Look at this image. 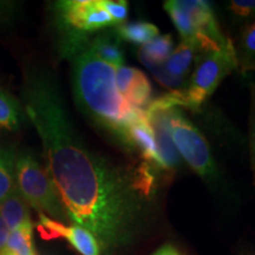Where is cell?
Listing matches in <instances>:
<instances>
[{
  "mask_svg": "<svg viewBox=\"0 0 255 255\" xmlns=\"http://www.w3.org/2000/svg\"><path fill=\"white\" fill-rule=\"evenodd\" d=\"M250 115H248V148H250L251 169L253 174V183L255 187V83L251 85Z\"/></svg>",
  "mask_w": 255,
  "mask_h": 255,
  "instance_id": "cell-19",
  "label": "cell"
},
{
  "mask_svg": "<svg viewBox=\"0 0 255 255\" xmlns=\"http://www.w3.org/2000/svg\"><path fill=\"white\" fill-rule=\"evenodd\" d=\"M32 232L33 228H20L11 232L4 252L11 255H38Z\"/></svg>",
  "mask_w": 255,
  "mask_h": 255,
  "instance_id": "cell-17",
  "label": "cell"
},
{
  "mask_svg": "<svg viewBox=\"0 0 255 255\" xmlns=\"http://www.w3.org/2000/svg\"><path fill=\"white\" fill-rule=\"evenodd\" d=\"M126 149H135L145 161L151 163L152 167L165 170L154 132L144 116V110L128 127L126 131Z\"/></svg>",
  "mask_w": 255,
  "mask_h": 255,
  "instance_id": "cell-8",
  "label": "cell"
},
{
  "mask_svg": "<svg viewBox=\"0 0 255 255\" xmlns=\"http://www.w3.org/2000/svg\"><path fill=\"white\" fill-rule=\"evenodd\" d=\"M253 255H255V254H253Z\"/></svg>",
  "mask_w": 255,
  "mask_h": 255,
  "instance_id": "cell-25",
  "label": "cell"
},
{
  "mask_svg": "<svg viewBox=\"0 0 255 255\" xmlns=\"http://www.w3.org/2000/svg\"><path fill=\"white\" fill-rule=\"evenodd\" d=\"M88 47L103 62L116 66V68L123 65V51L121 49L119 41L114 39L113 37L101 34V36L94 38Z\"/></svg>",
  "mask_w": 255,
  "mask_h": 255,
  "instance_id": "cell-14",
  "label": "cell"
},
{
  "mask_svg": "<svg viewBox=\"0 0 255 255\" xmlns=\"http://www.w3.org/2000/svg\"><path fill=\"white\" fill-rule=\"evenodd\" d=\"M9 234H11V231L6 226V223L1 219V216H0V253H2L5 251Z\"/></svg>",
  "mask_w": 255,
  "mask_h": 255,
  "instance_id": "cell-22",
  "label": "cell"
},
{
  "mask_svg": "<svg viewBox=\"0 0 255 255\" xmlns=\"http://www.w3.org/2000/svg\"><path fill=\"white\" fill-rule=\"evenodd\" d=\"M235 50L238 57V70L242 73L255 71V19L248 21L242 28Z\"/></svg>",
  "mask_w": 255,
  "mask_h": 255,
  "instance_id": "cell-12",
  "label": "cell"
},
{
  "mask_svg": "<svg viewBox=\"0 0 255 255\" xmlns=\"http://www.w3.org/2000/svg\"><path fill=\"white\" fill-rule=\"evenodd\" d=\"M25 111L8 92L0 89V130H17L24 120Z\"/></svg>",
  "mask_w": 255,
  "mask_h": 255,
  "instance_id": "cell-15",
  "label": "cell"
},
{
  "mask_svg": "<svg viewBox=\"0 0 255 255\" xmlns=\"http://www.w3.org/2000/svg\"><path fill=\"white\" fill-rule=\"evenodd\" d=\"M15 184L27 205L39 214L59 222L69 220L45 167L31 152H21L15 158Z\"/></svg>",
  "mask_w": 255,
  "mask_h": 255,
  "instance_id": "cell-3",
  "label": "cell"
},
{
  "mask_svg": "<svg viewBox=\"0 0 255 255\" xmlns=\"http://www.w3.org/2000/svg\"><path fill=\"white\" fill-rule=\"evenodd\" d=\"M159 31L149 21H132L117 25V36L128 43L145 45L158 36Z\"/></svg>",
  "mask_w": 255,
  "mask_h": 255,
  "instance_id": "cell-13",
  "label": "cell"
},
{
  "mask_svg": "<svg viewBox=\"0 0 255 255\" xmlns=\"http://www.w3.org/2000/svg\"><path fill=\"white\" fill-rule=\"evenodd\" d=\"M13 149L0 146V205L17 187Z\"/></svg>",
  "mask_w": 255,
  "mask_h": 255,
  "instance_id": "cell-16",
  "label": "cell"
},
{
  "mask_svg": "<svg viewBox=\"0 0 255 255\" xmlns=\"http://www.w3.org/2000/svg\"><path fill=\"white\" fill-rule=\"evenodd\" d=\"M174 51V40L170 34L157 36L151 41L141 46L138 58L146 68L163 65Z\"/></svg>",
  "mask_w": 255,
  "mask_h": 255,
  "instance_id": "cell-11",
  "label": "cell"
},
{
  "mask_svg": "<svg viewBox=\"0 0 255 255\" xmlns=\"http://www.w3.org/2000/svg\"><path fill=\"white\" fill-rule=\"evenodd\" d=\"M0 216L11 232L20 228H33L28 205L17 187L0 205Z\"/></svg>",
  "mask_w": 255,
  "mask_h": 255,
  "instance_id": "cell-9",
  "label": "cell"
},
{
  "mask_svg": "<svg viewBox=\"0 0 255 255\" xmlns=\"http://www.w3.org/2000/svg\"><path fill=\"white\" fill-rule=\"evenodd\" d=\"M0 255H11V254L6 253V252H2V253H0Z\"/></svg>",
  "mask_w": 255,
  "mask_h": 255,
  "instance_id": "cell-24",
  "label": "cell"
},
{
  "mask_svg": "<svg viewBox=\"0 0 255 255\" xmlns=\"http://www.w3.org/2000/svg\"><path fill=\"white\" fill-rule=\"evenodd\" d=\"M123 97L128 103L136 109H145L146 104L149 103L151 97V85L144 73H139L138 77L130 85L126 94L123 95Z\"/></svg>",
  "mask_w": 255,
  "mask_h": 255,
  "instance_id": "cell-18",
  "label": "cell"
},
{
  "mask_svg": "<svg viewBox=\"0 0 255 255\" xmlns=\"http://www.w3.org/2000/svg\"><path fill=\"white\" fill-rule=\"evenodd\" d=\"M196 52V47L193 44L182 40L180 45L174 49L167 62L162 65V69L169 77L184 83L189 75L191 64L195 60Z\"/></svg>",
  "mask_w": 255,
  "mask_h": 255,
  "instance_id": "cell-10",
  "label": "cell"
},
{
  "mask_svg": "<svg viewBox=\"0 0 255 255\" xmlns=\"http://www.w3.org/2000/svg\"><path fill=\"white\" fill-rule=\"evenodd\" d=\"M102 6L109 13L116 25H121L126 21L129 12V5L124 0H101Z\"/></svg>",
  "mask_w": 255,
  "mask_h": 255,
  "instance_id": "cell-21",
  "label": "cell"
},
{
  "mask_svg": "<svg viewBox=\"0 0 255 255\" xmlns=\"http://www.w3.org/2000/svg\"><path fill=\"white\" fill-rule=\"evenodd\" d=\"M152 255H182L178 252L176 248L171 245H164L163 247H161L157 250Z\"/></svg>",
  "mask_w": 255,
  "mask_h": 255,
  "instance_id": "cell-23",
  "label": "cell"
},
{
  "mask_svg": "<svg viewBox=\"0 0 255 255\" xmlns=\"http://www.w3.org/2000/svg\"><path fill=\"white\" fill-rule=\"evenodd\" d=\"M24 104L69 220L90 232L105 255L132 244L157 191L152 168L117 165L89 148L73 129L56 84L44 73L28 77Z\"/></svg>",
  "mask_w": 255,
  "mask_h": 255,
  "instance_id": "cell-1",
  "label": "cell"
},
{
  "mask_svg": "<svg viewBox=\"0 0 255 255\" xmlns=\"http://www.w3.org/2000/svg\"><path fill=\"white\" fill-rule=\"evenodd\" d=\"M62 23L77 33H89L115 26L101 0H68L56 4Z\"/></svg>",
  "mask_w": 255,
  "mask_h": 255,
  "instance_id": "cell-6",
  "label": "cell"
},
{
  "mask_svg": "<svg viewBox=\"0 0 255 255\" xmlns=\"http://www.w3.org/2000/svg\"><path fill=\"white\" fill-rule=\"evenodd\" d=\"M228 9L233 17L241 20H254L255 19V0H231Z\"/></svg>",
  "mask_w": 255,
  "mask_h": 255,
  "instance_id": "cell-20",
  "label": "cell"
},
{
  "mask_svg": "<svg viewBox=\"0 0 255 255\" xmlns=\"http://www.w3.org/2000/svg\"><path fill=\"white\" fill-rule=\"evenodd\" d=\"M196 66L190 83L183 90L184 108L197 110L210 97L220 83L238 70L237 50L233 40L218 50L196 52Z\"/></svg>",
  "mask_w": 255,
  "mask_h": 255,
  "instance_id": "cell-4",
  "label": "cell"
},
{
  "mask_svg": "<svg viewBox=\"0 0 255 255\" xmlns=\"http://www.w3.org/2000/svg\"><path fill=\"white\" fill-rule=\"evenodd\" d=\"M37 229L44 240L65 239L82 255H101L100 245L90 232L77 225L66 226L49 216L39 214Z\"/></svg>",
  "mask_w": 255,
  "mask_h": 255,
  "instance_id": "cell-7",
  "label": "cell"
},
{
  "mask_svg": "<svg viewBox=\"0 0 255 255\" xmlns=\"http://www.w3.org/2000/svg\"><path fill=\"white\" fill-rule=\"evenodd\" d=\"M71 77L79 109L126 146V131L143 110L124 100L116 84V66L103 62L89 47L72 44Z\"/></svg>",
  "mask_w": 255,
  "mask_h": 255,
  "instance_id": "cell-2",
  "label": "cell"
},
{
  "mask_svg": "<svg viewBox=\"0 0 255 255\" xmlns=\"http://www.w3.org/2000/svg\"><path fill=\"white\" fill-rule=\"evenodd\" d=\"M169 133L178 154L206 182H214L219 176L218 167L206 137L190 121L175 109L169 117Z\"/></svg>",
  "mask_w": 255,
  "mask_h": 255,
  "instance_id": "cell-5",
  "label": "cell"
}]
</instances>
